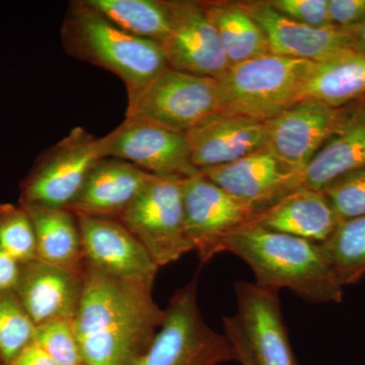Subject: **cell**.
Instances as JSON below:
<instances>
[{"label": "cell", "instance_id": "6da1fadb", "mask_svg": "<svg viewBox=\"0 0 365 365\" xmlns=\"http://www.w3.org/2000/svg\"><path fill=\"white\" fill-rule=\"evenodd\" d=\"M153 284L155 279L115 277L86 265L72 319L83 365H133L150 348L165 319Z\"/></svg>", "mask_w": 365, "mask_h": 365}, {"label": "cell", "instance_id": "7a4b0ae2", "mask_svg": "<svg viewBox=\"0 0 365 365\" xmlns=\"http://www.w3.org/2000/svg\"><path fill=\"white\" fill-rule=\"evenodd\" d=\"M223 252L246 262L258 287L287 288L312 304L342 302L343 287L322 244L248 225L228 237Z\"/></svg>", "mask_w": 365, "mask_h": 365}, {"label": "cell", "instance_id": "3957f363", "mask_svg": "<svg viewBox=\"0 0 365 365\" xmlns=\"http://www.w3.org/2000/svg\"><path fill=\"white\" fill-rule=\"evenodd\" d=\"M61 39L64 49L74 58L102 67L122 79L128 102L169 68L162 46L125 32L86 0L69 6Z\"/></svg>", "mask_w": 365, "mask_h": 365}, {"label": "cell", "instance_id": "277c9868", "mask_svg": "<svg viewBox=\"0 0 365 365\" xmlns=\"http://www.w3.org/2000/svg\"><path fill=\"white\" fill-rule=\"evenodd\" d=\"M316 64L267 54L230 66L218 79L220 113L270 121L300 102Z\"/></svg>", "mask_w": 365, "mask_h": 365}, {"label": "cell", "instance_id": "5b68a950", "mask_svg": "<svg viewBox=\"0 0 365 365\" xmlns=\"http://www.w3.org/2000/svg\"><path fill=\"white\" fill-rule=\"evenodd\" d=\"M197 292L198 275L173 295L157 336L133 365H220L237 360L227 335L204 321Z\"/></svg>", "mask_w": 365, "mask_h": 365}, {"label": "cell", "instance_id": "8992f818", "mask_svg": "<svg viewBox=\"0 0 365 365\" xmlns=\"http://www.w3.org/2000/svg\"><path fill=\"white\" fill-rule=\"evenodd\" d=\"M104 158L102 140L74 128L44 153L21 185V207L68 208L86 178Z\"/></svg>", "mask_w": 365, "mask_h": 365}, {"label": "cell", "instance_id": "52a82bcc", "mask_svg": "<svg viewBox=\"0 0 365 365\" xmlns=\"http://www.w3.org/2000/svg\"><path fill=\"white\" fill-rule=\"evenodd\" d=\"M182 180L153 177L118 217L143 245L158 267L193 251L185 230Z\"/></svg>", "mask_w": 365, "mask_h": 365}, {"label": "cell", "instance_id": "ba28073f", "mask_svg": "<svg viewBox=\"0 0 365 365\" xmlns=\"http://www.w3.org/2000/svg\"><path fill=\"white\" fill-rule=\"evenodd\" d=\"M220 112L218 79L169 67L128 102L126 115H140L170 130L187 133Z\"/></svg>", "mask_w": 365, "mask_h": 365}, {"label": "cell", "instance_id": "9c48e42d", "mask_svg": "<svg viewBox=\"0 0 365 365\" xmlns=\"http://www.w3.org/2000/svg\"><path fill=\"white\" fill-rule=\"evenodd\" d=\"M182 202L187 237L202 264L223 253L228 237L251 225L258 213L200 172L182 180Z\"/></svg>", "mask_w": 365, "mask_h": 365}, {"label": "cell", "instance_id": "30bf717a", "mask_svg": "<svg viewBox=\"0 0 365 365\" xmlns=\"http://www.w3.org/2000/svg\"><path fill=\"white\" fill-rule=\"evenodd\" d=\"M104 158H118L158 177L189 178L194 167L186 134L129 114L111 133L101 137Z\"/></svg>", "mask_w": 365, "mask_h": 365}, {"label": "cell", "instance_id": "8fae6325", "mask_svg": "<svg viewBox=\"0 0 365 365\" xmlns=\"http://www.w3.org/2000/svg\"><path fill=\"white\" fill-rule=\"evenodd\" d=\"M169 2V35L160 43L170 68L220 79L230 64L203 2Z\"/></svg>", "mask_w": 365, "mask_h": 365}, {"label": "cell", "instance_id": "7c38bea8", "mask_svg": "<svg viewBox=\"0 0 365 365\" xmlns=\"http://www.w3.org/2000/svg\"><path fill=\"white\" fill-rule=\"evenodd\" d=\"M234 317L256 365H297L281 312L278 292L239 280Z\"/></svg>", "mask_w": 365, "mask_h": 365}, {"label": "cell", "instance_id": "4fadbf2b", "mask_svg": "<svg viewBox=\"0 0 365 365\" xmlns=\"http://www.w3.org/2000/svg\"><path fill=\"white\" fill-rule=\"evenodd\" d=\"M342 119V109L302 101L267 121V148L302 178L307 165L337 131Z\"/></svg>", "mask_w": 365, "mask_h": 365}, {"label": "cell", "instance_id": "5bb4252c", "mask_svg": "<svg viewBox=\"0 0 365 365\" xmlns=\"http://www.w3.org/2000/svg\"><path fill=\"white\" fill-rule=\"evenodd\" d=\"M76 215L86 266L115 277L155 279L157 263L118 218Z\"/></svg>", "mask_w": 365, "mask_h": 365}, {"label": "cell", "instance_id": "9a60e30c", "mask_svg": "<svg viewBox=\"0 0 365 365\" xmlns=\"http://www.w3.org/2000/svg\"><path fill=\"white\" fill-rule=\"evenodd\" d=\"M199 172L258 213L302 186V175L288 169L267 146L235 162Z\"/></svg>", "mask_w": 365, "mask_h": 365}, {"label": "cell", "instance_id": "2e32d148", "mask_svg": "<svg viewBox=\"0 0 365 365\" xmlns=\"http://www.w3.org/2000/svg\"><path fill=\"white\" fill-rule=\"evenodd\" d=\"M267 38L270 54L323 63L352 52L346 28H313L276 11L268 1L241 2Z\"/></svg>", "mask_w": 365, "mask_h": 365}, {"label": "cell", "instance_id": "e0dca14e", "mask_svg": "<svg viewBox=\"0 0 365 365\" xmlns=\"http://www.w3.org/2000/svg\"><path fill=\"white\" fill-rule=\"evenodd\" d=\"M85 285V273L39 258L20 263L14 292L36 326L52 319H73Z\"/></svg>", "mask_w": 365, "mask_h": 365}, {"label": "cell", "instance_id": "ac0fdd59", "mask_svg": "<svg viewBox=\"0 0 365 365\" xmlns=\"http://www.w3.org/2000/svg\"><path fill=\"white\" fill-rule=\"evenodd\" d=\"M185 134L192 163L200 170L235 162L266 148L268 124L218 113Z\"/></svg>", "mask_w": 365, "mask_h": 365}, {"label": "cell", "instance_id": "d6986e66", "mask_svg": "<svg viewBox=\"0 0 365 365\" xmlns=\"http://www.w3.org/2000/svg\"><path fill=\"white\" fill-rule=\"evenodd\" d=\"M340 222L323 191L302 186L261 210L250 225L324 244Z\"/></svg>", "mask_w": 365, "mask_h": 365}, {"label": "cell", "instance_id": "ffe728a7", "mask_svg": "<svg viewBox=\"0 0 365 365\" xmlns=\"http://www.w3.org/2000/svg\"><path fill=\"white\" fill-rule=\"evenodd\" d=\"M153 177L125 160L102 158L67 209L76 213L118 218Z\"/></svg>", "mask_w": 365, "mask_h": 365}, {"label": "cell", "instance_id": "44dd1931", "mask_svg": "<svg viewBox=\"0 0 365 365\" xmlns=\"http://www.w3.org/2000/svg\"><path fill=\"white\" fill-rule=\"evenodd\" d=\"M339 128L302 173V187L323 191L339 178L365 168V119L343 111Z\"/></svg>", "mask_w": 365, "mask_h": 365}, {"label": "cell", "instance_id": "7402d4cb", "mask_svg": "<svg viewBox=\"0 0 365 365\" xmlns=\"http://www.w3.org/2000/svg\"><path fill=\"white\" fill-rule=\"evenodd\" d=\"M365 97V52H349L317 63L300 95L334 109H342Z\"/></svg>", "mask_w": 365, "mask_h": 365}, {"label": "cell", "instance_id": "603a6c76", "mask_svg": "<svg viewBox=\"0 0 365 365\" xmlns=\"http://www.w3.org/2000/svg\"><path fill=\"white\" fill-rule=\"evenodd\" d=\"M24 208L35 230L37 258L85 273V256L76 213L67 208Z\"/></svg>", "mask_w": 365, "mask_h": 365}, {"label": "cell", "instance_id": "cb8c5ba5", "mask_svg": "<svg viewBox=\"0 0 365 365\" xmlns=\"http://www.w3.org/2000/svg\"><path fill=\"white\" fill-rule=\"evenodd\" d=\"M230 66L270 54L267 38L241 2L203 1Z\"/></svg>", "mask_w": 365, "mask_h": 365}, {"label": "cell", "instance_id": "d4e9b609", "mask_svg": "<svg viewBox=\"0 0 365 365\" xmlns=\"http://www.w3.org/2000/svg\"><path fill=\"white\" fill-rule=\"evenodd\" d=\"M118 28L160 45L170 33L169 2L160 0H86Z\"/></svg>", "mask_w": 365, "mask_h": 365}, {"label": "cell", "instance_id": "484cf974", "mask_svg": "<svg viewBox=\"0 0 365 365\" xmlns=\"http://www.w3.org/2000/svg\"><path fill=\"white\" fill-rule=\"evenodd\" d=\"M327 258L343 287L365 277V216L343 220L324 244Z\"/></svg>", "mask_w": 365, "mask_h": 365}, {"label": "cell", "instance_id": "4316f807", "mask_svg": "<svg viewBox=\"0 0 365 365\" xmlns=\"http://www.w3.org/2000/svg\"><path fill=\"white\" fill-rule=\"evenodd\" d=\"M36 325L14 290L0 294V365H6L34 342Z\"/></svg>", "mask_w": 365, "mask_h": 365}, {"label": "cell", "instance_id": "83f0119b", "mask_svg": "<svg viewBox=\"0 0 365 365\" xmlns=\"http://www.w3.org/2000/svg\"><path fill=\"white\" fill-rule=\"evenodd\" d=\"M0 249L19 263L37 258L32 220L21 205L0 203Z\"/></svg>", "mask_w": 365, "mask_h": 365}, {"label": "cell", "instance_id": "f1b7e54d", "mask_svg": "<svg viewBox=\"0 0 365 365\" xmlns=\"http://www.w3.org/2000/svg\"><path fill=\"white\" fill-rule=\"evenodd\" d=\"M34 343L60 365H83L71 319H52L36 326Z\"/></svg>", "mask_w": 365, "mask_h": 365}, {"label": "cell", "instance_id": "f546056e", "mask_svg": "<svg viewBox=\"0 0 365 365\" xmlns=\"http://www.w3.org/2000/svg\"><path fill=\"white\" fill-rule=\"evenodd\" d=\"M323 192L341 222L365 216V168L339 178Z\"/></svg>", "mask_w": 365, "mask_h": 365}, {"label": "cell", "instance_id": "4dcf8cb0", "mask_svg": "<svg viewBox=\"0 0 365 365\" xmlns=\"http://www.w3.org/2000/svg\"><path fill=\"white\" fill-rule=\"evenodd\" d=\"M276 11L289 20L313 28H330L328 0H269Z\"/></svg>", "mask_w": 365, "mask_h": 365}, {"label": "cell", "instance_id": "1f68e13d", "mask_svg": "<svg viewBox=\"0 0 365 365\" xmlns=\"http://www.w3.org/2000/svg\"><path fill=\"white\" fill-rule=\"evenodd\" d=\"M331 24L338 28H351L365 21V0H328Z\"/></svg>", "mask_w": 365, "mask_h": 365}, {"label": "cell", "instance_id": "d6a6232c", "mask_svg": "<svg viewBox=\"0 0 365 365\" xmlns=\"http://www.w3.org/2000/svg\"><path fill=\"white\" fill-rule=\"evenodd\" d=\"M223 325H225V334L234 345L237 352V361L241 362L242 365H256L234 317H225Z\"/></svg>", "mask_w": 365, "mask_h": 365}, {"label": "cell", "instance_id": "836d02e7", "mask_svg": "<svg viewBox=\"0 0 365 365\" xmlns=\"http://www.w3.org/2000/svg\"><path fill=\"white\" fill-rule=\"evenodd\" d=\"M20 263L0 249V294L14 290L18 282Z\"/></svg>", "mask_w": 365, "mask_h": 365}, {"label": "cell", "instance_id": "e575fe53", "mask_svg": "<svg viewBox=\"0 0 365 365\" xmlns=\"http://www.w3.org/2000/svg\"><path fill=\"white\" fill-rule=\"evenodd\" d=\"M6 365H60L47 353L32 343Z\"/></svg>", "mask_w": 365, "mask_h": 365}, {"label": "cell", "instance_id": "d590c367", "mask_svg": "<svg viewBox=\"0 0 365 365\" xmlns=\"http://www.w3.org/2000/svg\"><path fill=\"white\" fill-rule=\"evenodd\" d=\"M349 35L352 51L365 52V21L359 26L346 28Z\"/></svg>", "mask_w": 365, "mask_h": 365}, {"label": "cell", "instance_id": "8d00e7d4", "mask_svg": "<svg viewBox=\"0 0 365 365\" xmlns=\"http://www.w3.org/2000/svg\"><path fill=\"white\" fill-rule=\"evenodd\" d=\"M342 110L346 115L365 119V97L351 105L347 106V107L342 108Z\"/></svg>", "mask_w": 365, "mask_h": 365}]
</instances>
